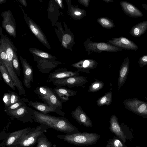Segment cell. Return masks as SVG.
Returning a JSON list of instances; mask_svg holds the SVG:
<instances>
[{"mask_svg":"<svg viewBox=\"0 0 147 147\" xmlns=\"http://www.w3.org/2000/svg\"><path fill=\"white\" fill-rule=\"evenodd\" d=\"M34 116L36 121L66 134L80 132L78 128L72 124L65 117H59L42 113L34 110Z\"/></svg>","mask_w":147,"mask_h":147,"instance_id":"6da1fadb","label":"cell"},{"mask_svg":"<svg viewBox=\"0 0 147 147\" xmlns=\"http://www.w3.org/2000/svg\"><path fill=\"white\" fill-rule=\"evenodd\" d=\"M57 137L68 143L76 146H88L95 144L100 137L92 132H78L72 134L60 135Z\"/></svg>","mask_w":147,"mask_h":147,"instance_id":"7a4b0ae2","label":"cell"},{"mask_svg":"<svg viewBox=\"0 0 147 147\" xmlns=\"http://www.w3.org/2000/svg\"><path fill=\"white\" fill-rule=\"evenodd\" d=\"M125 108L144 118L147 117V103L136 98L127 99L123 102Z\"/></svg>","mask_w":147,"mask_h":147,"instance_id":"3957f363","label":"cell"},{"mask_svg":"<svg viewBox=\"0 0 147 147\" xmlns=\"http://www.w3.org/2000/svg\"><path fill=\"white\" fill-rule=\"evenodd\" d=\"M88 82L87 77L78 76L56 80L53 83L57 86H66L70 88L74 87L84 88L85 84Z\"/></svg>","mask_w":147,"mask_h":147,"instance_id":"277c9868","label":"cell"},{"mask_svg":"<svg viewBox=\"0 0 147 147\" xmlns=\"http://www.w3.org/2000/svg\"><path fill=\"white\" fill-rule=\"evenodd\" d=\"M85 47L86 51L89 53L95 52L100 53L102 51L116 52L121 51L122 49L104 42H92L86 43Z\"/></svg>","mask_w":147,"mask_h":147,"instance_id":"5b68a950","label":"cell"},{"mask_svg":"<svg viewBox=\"0 0 147 147\" xmlns=\"http://www.w3.org/2000/svg\"><path fill=\"white\" fill-rule=\"evenodd\" d=\"M1 15L3 18L2 27L9 35L16 38L17 36L16 23L12 12L9 10L4 11Z\"/></svg>","mask_w":147,"mask_h":147,"instance_id":"8992f818","label":"cell"},{"mask_svg":"<svg viewBox=\"0 0 147 147\" xmlns=\"http://www.w3.org/2000/svg\"><path fill=\"white\" fill-rule=\"evenodd\" d=\"M24 17L25 22L32 32L45 47L51 50V47L47 39L40 27L26 15Z\"/></svg>","mask_w":147,"mask_h":147,"instance_id":"52a82bcc","label":"cell"},{"mask_svg":"<svg viewBox=\"0 0 147 147\" xmlns=\"http://www.w3.org/2000/svg\"><path fill=\"white\" fill-rule=\"evenodd\" d=\"M42 133L41 128L38 127L34 131L28 132L22 136L13 145L19 144L24 146H31L35 143L38 138Z\"/></svg>","mask_w":147,"mask_h":147,"instance_id":"ba28073f","label":"cell"},{"mask_svg":"<svg viewBox=\"0 0 147 147\" xmlns=\"http://www.w3.org/2000/svg\"><path fill=\"white\" fill-rule=\"evenodd\" d=\"M45 102L51 106L54 109L55 112L59 115L63 116L65 113L62 111L63 102L58 98L54 91H52L47 96L44 97L38 96Z\"/></svg>","mask_w":147,"mask_h":147,"instance_id":"9c48e42d","label":"cell"},{"mask_svg":"<svg viewBox=\"0 0 147 147\" xmlns=\"http://www.w3.org/2000/svg\"><path fill=\"white\" fill-rule=\"evenodd\" d=\"M109 128L111 131L125 143L127 139L125 134L121 126L118 122V119L115 114L112 115L109 120Z\"/></svg>","mask_w":147,"mask_h":147,"instance_id":"30bf717a","label":"cell"},{"mask_svg":"<svg viewBox=\"0 0 147 147\" xmlns=\"http://www.w3.org/2000/svg\"><path fill=\"white\" fill-rule=\"evenodd\" d=\"M107 43L125 50L136 51L138 48L134 42L123 36L113 38L112 39L109 40Z\"/></svg>","mask_w":147,"mask_h":147,"instance_id":"8fae6325","label":"cell"},{"mask_svg":"<svg viewBox=\"0 0 147 147\" xmlns=\"http://www.w3.org/2000/svg\"><path fill=\"white\" fill-rule=\"evenodd\" d=\"M73 118L80 125H82L87 127H91L93 125L92 122L83 110L82 107L78 106L71 112Z\"/></svg>","mask_w":147,"mask_h":147,"instance_id":"7c38bea8","label":"cell"},{"mask_svg":"<svg viewBox=\"0 0 147 147\" xmlns=\"http://www.w3.org/2000/svg\"><path fill=\"white\" fill-rule=\"evenodd\" d=\"M79 75V71L78 70L72 71L66 69L61 68L51 73L48 76L47 82H53L56 80L78 76Z\"/></svg>","mask_w":147,"mask_h":147,"instance_id":"4fadbf2b","label":"cell"},{"mask_svg":"<svg viewBox=\"0 0 147 147\" xmlns=\"http://www.w3.org/2000/svg\"><path fill=\"white\" fill-rule=\"evenodd\" d=\"M20 58L23 69L24 74L23 83L28 88H31V82L33 81V69L26 60L20 56Z\"/></svg>","mask_w":147,"mask_h":147,"instance_id":"5bb4252c","label":"cell"},{"mask_svg":"<svg viewBox=\"0 0 147 147\" xmlns=\"http://www.w3.org/2000/svg\"><path fill=\"white\" fill-rule=\"evenodd\" d=\"M97 65V63L91 59L81 60L71 65V66L77 69L79 72L87 74L89 73L90 70L96 68Z\"/></svg>","mask_w":147,"mask_h":147,"instance_id":"9a60e30c","label":"cell"},{"mask_svg":"<svg viewBox=\"0 0 147 147\" xmlns=\"http://www.w3.org/2000/svg\"><path fill=\"white\" fill-rule=\"evenodd\" d=\"M120 4L124 13L130 17L137 18L144 16L143 13L138 8L128 2L121 1Z\"/></svg>","mask_w":147,"mask_h":147,"instance_id":"2e32d148","label":"cell"},{"mask_svg":"<svg viewBox=\"0 0 147 147\" xmlns=\"http://www.w3.org/2000/svg\"><path fill=\"white\" fill-rule=\"evenodd\" d=\"M129 57L126 58L122 63L119 71L118 80V89L119 90L125 83L129 71Z\"/></svg>","mask_w":147,"mask_h":147,"instance_id":"e0dca14e","label":"cell"},{"mask_svg":"<svg viewBox=\"0 0 147 147\" xmlns=\"http://www.w3.org/2000/svg\"><path fill=\"white\" fill-rule=\"evenodd\" d=\"M55 94L62 102H65L69 99V97L75 96L77 92L62 86H57L53 89Z\"/></svg>","mask_w":147,"mask_h":147,"instance_id":"ac0fdd59","label":"cell"},{"mask_svg":"<svg viewBox=\"0 0 147 147\" xmlns=\"http://www.w3.org/2000/svg\"><path fill=\"white\" fill-rule=\"evenodd\" d=\"M5 111L11 117L18 119L22 117L29 113H33L34 110L28 107L26 105L16 110Z\"/></svg>","mask_w":147,"mask_h":147,"instance_id":"d6986e66","label":"cell"},{"mask_svg":"<svg viewBox=\"0 0 147 147\" xmlns=\"http://www.w3.org/2000/svg\"><path fill=\"white\" fill-rule=\"evenodd\" d=\"M147 30V20L140 22L133 26L129 33L134 37H139L144 34Z\"/></svg>","mask_w":147,"mask_h":147,"instance_id":"ffe728a7","label":"cell"},{"mask_svg":"<svg viewBox=\"0 0 147 147\" xmlns=\"http://www.w3.org/2000/svg\"><path fill=\"white\" fill-rule=\"evenodd\" d=\"M28 105L29 106L34 108L44 114L55 112L54 110L51 106L48 104L38 102H33L30 100L28 102Z\"/></svg>","mask_w":147,"mask_h":147,"instance_id":"44dd1931","label":"cell"},{"mask_svg":"<svg viewBox=\"0 0 147 147\" xmlns=\"http://www.w3.org/2000/svg\"><path fill=\"white\" fill-rule=\"evenodd\" d=\"M28 132L27 129L18 130L10 134L6 142L7 146L13 145L14 143L20 139L22 136Z\"/></svg>","mask_w":147,"mask_h":147,"instance_id":"7402d4cb","label":"cell"},{"mask_svg":"<svg viewBox=\"0 0 147 147\" xmlns=\"http://www.w3.org/2000/svg\"><path fill=\"white\" fill-rule=\"evenodd\" d=\"M0 71L5 82L12 90L15 89V85L7 69L3 63L0 61Z\"/></svg>","mask_w":147,"mask_h":147,"instance_id":"603a6c76","label":"cell"},{"mask_svg":"<svg viewBox=\"0 0 147 147\" xmlns=\"http://www.w3.org/2000/svg\"><path fill=\"white\" fill-rule=\"evenodd\" d=\"M68 13L73 19L80 20L86 15V11L77 7H69Z\"/></svg>","mask_w":147,"mask_h":147,"instance_id":"cb8c5ba5","label":"cell"},{"mask_svg":"<svg viewBox=\"0 0 147 147\" xmlns=\"http://www.w3.org/2000/svg\"><path fill=\"white\" fill-rule=\"evenodd\" d=\"M112 92L111 90H110L104 95L98 98L96 101L97 105L99 107L104 105H109L112 103Z\"/></svg>","mask_w":147,"mask_h":147,"instance_id":"d4e9b609","label":"cell"},{"mask_svg":"<svg viewBox=\"0 0 147 147\" xmlns=\"http://www.w3.org/2000/svg\"><path fill=\"white\" fill-rule=\"evenodd\" d=\"M30 51L34 55L40 58L50 60H55L56 58L50 54L35 48L29 49Z\"/></svg>","mask_w":147,"mask_h":147,"instance_id":"484cf974","label":"cell"},{"mask_svg":"<svg viewBox=\"0 0 147 147\" xmlns=\"http://www.w3.org/2000/svg\"><path fill=\"white\" fill-rule=\"evenodd\" d=\"M97 22L103 27L107 29H111L115 27L112 20L105 17H102L97 20Z\"/></svg>","mask_w":147,"mask_h":147,"instance_id":"4316f807","label":"cell"},{"mask_svg":"<svg viewBox=\"0 0 147 147\" xmlns=\"http://www.w3.org/2000/svg\"><path fill=\"white\" fill-rule=\"evenodd\" d=\"M104 86V83L102 81L96 80L91 83L89 87L88 91L91 92H97L102 89Z\"/></svg>","mask_w":147,"mask_h":147,"instance_id":"83f0119b","label":"cell"},{"mask_svg":"<svg viewBox=\"0 0 147 147\" xmlns=\"http://www.w3.org/2000/svg\"><path fill=\"white\" fill-rule=\"evenodd\" d=\"M51 88L46 86H41L36 88L34 92L38 96L44 97L47 96L52 91Z\"/></svg>","mask_w":147,"mask_h":147,"instance_id":"f1b7e54d","label":"cell"},{"mask_svg":"<svg viewBox=\"0 0 147 147\" xmlns=\"http://www.w3.org/2000/svg\"><path fill=\"white\" fill-rule=\"evenodd\" d=\"M111 147H127L119 138L114 136L107 142Z\"/></svg>","mask_w":147,"mask_h":147,"instance_id":"f546056e","label":"cell"},{"mask_svg":"<svg viewBox=\"0 0 147 147\" xmlns=\"http://www.w3.org/2000/svg\"><path fill=\"white\" fill-rule=\"evenodd\" d=\"M12 63L13 66L17 75L20 76L21 73V68L16 52L14 53Z\"/></svg>","mask_w":147,"mask_h":147,"instance_id":"4dcf8cb0","label":"cell"},{"mask_svg":"<svg viewBox=\"0 0 147 147\" xmlns=\"http://www.w3.org/2000/svg\"><path fill=\"white\" fill-rule=\"evenodd\" d=\"M72 35L70 34L66 33L63 36L62 40V44L65 48H67L68 46L71 44L74 40Z\"/></svg>","mask_w":147,"mask_h":147,"instance_id":"1f68e13d","label":"cell"},{"mask_svg":"<svg viewBox=\"0 0 147 147\" xmlns=\"http://www.w3.org/2000/svg\"><path fill=\"white\" fill-rule=\"evenodd\" d=\"M11 98L10 106L19 102L25 101L29 102V101L27 99L21 98L19 96L14 92H11Z\"/></svg>","mask_w":147,"mask_h":147,"instance_id":"d6a6232c","label":"cell"},{"mask_svg":"<svg viewBox=\"0 0 147 147\" xmlns=\"http://www.w3.org/2000/svg\"><path fill=\"white\" fill-rule=\"evenodd\" d=\"M25 101H22L15 103L8 107H5V111L16 110L21 107L26 105Z\"/></svg>","mask_w":147,"mask_h":147,"instance_id":"836d02e7","label":"cell"},{"mask_svg":"<svg viewBox=\"0 0 147 147\" xmlns=\"http://www.w3.org/2000/svg\"><path fill=\"white\" fill-rule=\"evenodd\" d=\"M37 147H51V144L46 138L41 137L38 139Z\"/></svg>","mask_w":147,"mask_h":147,"instance_id":"e575fe53","label":"cell"},{"mask_svg":"<svg viewBox=\"0 0 147 147\" xmlns=\"http://www.w3.org/2000/svg\"><path fill=\"white\" fill-rule=\"evenodd\" d=\"M11 92H6L4 94L3 97V100L5 107H8L10 106L11 98Z\"/></svg>","mask_w":147,"mask_h":147,"instance_id":"d590c367","label":"cell"},{"mask_svg":"<svg viewBox=\"0 0 147 147\" xmlns=\"http://www.w3.org/2000/svg\"><path fill=\"white\" fill-rule=\"evenodd\" d=\"M138 63L141 67L147 65V55H144L141 57L139 59Z\"/></svg>","mask_w":147,"mask_h":147,"instance_id":"8d00e7d4","label":"cell"},{"mask_svg":"<svg viewBox=\"0 0 147 147\" xmlns=\"http://www.w3.org/2000/svg\"><path fill=\"white\" fill-rule=\"evenodd\" d=\"M78 1L81 4L86 7H88L90 1L89 0H78Z\"/></svg>","mask_w":147,"mask_h":147,"instance_id":"74e56055","label":"cell"},{"mask_svg":"<svg viewBox=\"0 0 147 147\" xmlns=\"http://www.w3.org/2000/svg\"><path fill=\"white\" fill-rule=\"evenodd\" d=\"M142 6L143 8L145 9L147 12V4H142Z\"/></svg>","mask_w":147,"mask_h":147,"instance_id":"f35d334b","label":"cell"},{"mask_svg":"<svg viewBox=\"0 0 147 147\" xmlns=\"http://www.w3.org/2000/svg\"><path fill=\"white\" fill-rule=\"evenodd\" d=\"M103 1L108 3L110 2H113V0H103Z\"/></svg>","mask_w":147,"mask_h":147,"instance_id":"ab89813d","label":"cell"},{"mask_svg":"<svg viewBox=\"0 0 147 147\" xmlns=\"http://www.w3.org/2000/svg\"><path fill=\"white\" fill-rule=\"evenodd\" d=\"M106 147H111L108 143H107Z\"/></svg>","mask_w":147,"mask_h":147,"instance_id":"60d3db41","label":"cell"},{"mask_svg":"<svg viewBox=\"0 0 147 147\" xmlns=\"http://www.w3.org/2000/svg\"><path fill=\"white\" fill-rule=\"evenodd\" d=\"M134 147H140L138 146H135Z\"/></svg>","mask_w":147,"mask_h":147,"instance_id":"b9f144b4","label":"cell"},{"mask_svg":"<svg viewBox=\"0 0 147 147\" xmlns=\"http://www.w3.org/2000/svg\"><path fill=\"white\" fill-rule=\"evenodd\" d=\"M146 100H147V97L146 98Z\"/></svg>","mask_w":147,"mask_h":147,"instance_id":"7bdbcfd3","label":"cell"}]
</instances>
